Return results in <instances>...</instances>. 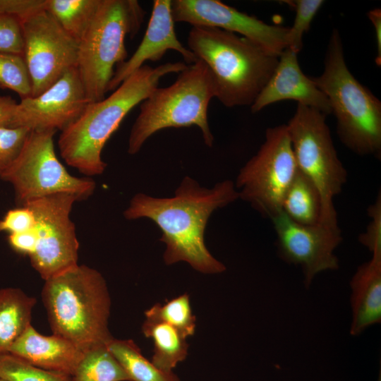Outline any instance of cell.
Here are the masks:
<instances>
[{"instance_id": "d6a6232c", "label": "cell", "mask_w": 381, "mask_h": 381, "mask_svg": "<svg viewBox=\"0 0 381 381\" xmlns=\"http://www.w3.org/2000/svg\"><path fill=\"white\" fill-rule=\"evenodd\" d=\"M36 223L33 211L23 205L9 210L0 219V231L9 234L21 233L34 229Z\"/></svg>"}, {"instance_id": "30bf717a", "label": "cell", "mask_w": 381, "mask_h": 381, "mask_svg": "<svg viewBox=\"0 0 381 381\" xmlns=\"http://www.w3.org/2000/svg\"><path fill=\"white\" fill-rule=\"evenodd\" d=\"M297 171L286 124L279 125L266 130L265 141L241 169L234 184L239 198L272 219L282 212Z\"/></svg>"}, {"instance_id": "83f0119b", "label": "cell", "mask_w": 381, "mask_h": 381, "mask_svg": "<svg viewBox=\"0 0 381 381\" xmlns=\"http://www.w3.org/2000/svg\"><path fill=\"white\" fill-rule=\"evenodd\" d=\"M0 88L16 92L21 99L32 97V82L23 55L0 52Z\"/></svg>"}, {"instance_id": "836d02e7", "label": "cell", "mask_w": 381, "mask_h": 381, "mask_svg": "<svg viewBox=\"0 0 381 381\" xmlns=\"http://www.w3.org/2000/svg\"><path fill=\"white\" fill-rule=\"evenodd\" d=\"M46 0H0V13L25 20L30 15L44 9Z\"/></svg>"}, {"instance_id": "d6986e66", "label": "cell", "mask_w": 381, "mask_h": 381, "mask_svg": "<svg viewBox=\"0 0 381 381\" xmlns=\"http://www.w3.org/2000/svg\"><path fill=\"white\" fill-rule=\"evenodd\" d=\"M350 286V334L358 336L381 321V253H372V258L357 268Z\"/></svg>"}, {"instance_id": "8992f818", "label": "cell", "mask_w": 381, "mask_h": 381, "mask_svg": "<svg viewBox=\"0 0 381 381\" xmlns=\"http://www.w3.org/2000/svg\"><path fill=\"white\" fill-rule=\"evenodd\" d=\"M214 97L213 81L207 66L197 60L179 73L171 85L156 87L140 103V113L131 130L128 152H138L156 132L169 128L198 126L205 145L214 136L208 123V107Z\"/></svg>"}, {"instance_id": "ba28073f", "label": "cell", "mask_w": 381, "mask_h": 381, "mask_svg": "<svg viewBox=\"0 0 381 381\" xmlns=\"http://www.w3.org/2000/svg\"><path fill=\"white\" fill-rule=\"evenodd\" d=\"M323 113L298 104L286 124L298 169L318 189L322 201L319 222L339 226L334 198L346 182L347 172L338 157Z\"/></svg>"}, {"instance_id": "6da1fadb", "label": "cell", "mask_w": 381, "mask_h": 381, "mask_svg": "<svg viewBox=\"0 0 381 381\" xmlns=\"http://www.w3.org/2000/svg\"><path fill=\"white\" fill-rule=\"evenodd\" d=\"M239 198L232 181L217 183L212 188L202 187L186 176L171 198H154L135 194L123 212L126 219L147 218L162 231L159 241L164 243L163 255L167 265L186 262L204 274H218L226 270L205 243V231L212 213Z\"/></svg>"}, {"instance_id": "1f68e13d", "label": "cell", "mask_w": 381, "mask_h": 381, "mask_svg": "<svg viewBox=\"0 0 381 381\" xmlns=\"http://www.w3.org/2000/svg\"><path fill=\"white\" fill-rule=\"evenodd\" d=\"M370 221L365 232L359 235L358 241L372 253H381V194L367 210Z\"/></svg>"}, {"instance_id": "e0dca14e", "label": "cell", "mask_w": 381, "mask_h": 381, "mask_svg": "<svg viewBox=\"0 0 381 381\" xmlns=\"http://www.w3.org/2000/svg\"><path fill=\"white\" fill-rule=\"evenodd\" d=\"M298 54L289 47L284 49L271 77L250 106L253 113L274 102L295 100L326 116L331 114L327 97L301 69Z\"/></svg>"}, {"instance_id": "ac0fdd59", "label": "cell", "mask_w": 381, "mask_h": 381, "mask_svg": "<svg viewBox=\"0 0 381 381\" xmlns=\"http://www.w3.org/2000/svg\"><path fill=\"white\" fill-rule=\"evenodd\" d=\"M8 353L38 368L72 375L84 351L66 339L41 334L30 325Z\"/></svg>"}, {"instance_id": "44dd1931", "label": "cell", "mask_w": 381, "mask_h": 381, "mask_svg": "<svg viewBox=\"0 0 381 381\" xmlns=\"http://www.w3.org/2000/svg\"><path fill=\"white\" fill-rule=\"evenodd\" d=\"M142 332L154 344L152 362L160 370L173 372L177 364L188 355L186 337L174 327L159 322L145 320Z\"/></svg>"}, {"instance_id": "5b68a950", "label": "cell", "mask_w": 381, "mask_h": 381, "mask_svg": "<svg viewBox=\"0 0 381 381\" xmlns=\"http://www.w3.org/2000/svg\"><path fill=\"white\" fill-rule=\"evenodd\" d=\"M310 78L329 100L342 143L357 155L380 156L381 102L349 70L337 30L330 36L323 72Z\"/></svg>"}, {"instance_id": "9c48e42d", "label": "cell", "mask_w": 381, "mask_h": 381, "mask_svg": "<svg viewBox=\"0 0 381 381\" xmlns=\"http://www.w3.org/2000/svg\"><path fill=\"white\" fill-rule=\"evenodd\" d=\"M56 131H31L18 157L0 176L13 186L20 206L59 193L73 195L81 201L95 190L92 179L71 175L58 159L54 143Z\"/></svg>"}, {"instance_id": "cb8c5ba5", "label": "cell", "mask_w": 381, "mask_h": 381, "mask_svg": "<svg viewBox=\"0 0 381 381\" xmlns=\"http://www.w3.org/2000/svg\"><path fill=\"white\" fill-rule=\"evenodd\" d=\"M101 0H46L44 9L78 42L92 20Z\"/></svg>"}, {"instance_id": "277c9868", "label": "cell", "mask_w": 381, "mask_h": 381, "mask_svg": "<svg viewBox=\"0 0 381 381\" xmlns=\"http://www.w3.org/2000/svg\"><path fill=\"white\" fill-rule=\"evenodd\" d=\"M44 281L42 299L54 334L83 351L112 338L108 329L111 298L99 271L77 265Z\"/></svg>"}, {"instance_id": "4316f807", "label": "cell", "mask_w": 381, "mask_h": 381, "mask_svg": "<svg viewBox=\"0 0 381 381\" xmlns=\"http://www.w3.org/2000/svg\"><path fill=\"white\" fill-rule=\"evenodd\" d=\"M0 377L6 381H71V375L42 369L10 353L0 355Z\"/></svg>"}, {"instance_id": "7a4b0ae2", "label": "cell", "mask_w": 381, "mask_h": 381, "mask_svg": "<svg viewBox=\"0 0 381 381\" xmlns=\"http://www.w3.org/2000/svg\"><path fill=\"white\" fill-rule=\"evenodd\" d=\"M186 67L183 62L155 68L144 65L109 97L87 103L80 115L61 131L58 146L62 159L87 176L102 174L107 167L102 159L103 147L125 116L158 87L162 78Z\"/></svg>"}, {"instance_id": "e575fe53", "label": "cell", "mask_w": 381, "mask_h": 381, "mask_svg": "<svg viewBox=\"0 0 381 381\" xmlns=\"http://www.w3.org/2000/svg\"><path fill=\"white\" fill-rule=\"evenodd\" d=\"M38 239L36 226L27 231L11 234L8 236L10 246L17 253L31 255L37 246Z\"/></svg>"}, {"instance_id": "52a82bcc", "label": "cell", "mask_w": 381, "mask_h": 381, "mask_svg": "<svg viewBox=\"0 0 381 381\" xmlns=\"http://www.w3.org/2000/svg\"><path fill=\"white\" fill-rule=\"evenodd\" d=\"M145 14L136 0H101L78 42L76 68L88 103L105 97L114 66L126 60V37L138 32Z\"/></svg>"}, {"instance_id": "9a60e30c", "label": "cell", "mask_w": 381, "mask_h": 381, "mask_svg": "<svg viewBox=\"0 0 381 381\" xmlns=\"http://www.w3.org/2000/svg\"><path fill=\"white\" fill-rule=\"evenodd\" d=\"M87 103L78 71L73 67L40 95L21 99L11 127L63 131L80 115Z\"/></svg>"}, {"instance_id": "8fae6325", "label": "cell", "mask_w": 381, "mask_h": 381, "mask_svg": "<svg viewBox=\"0 0 381 381\" xmlns=\"http://www.w3.org/2000/svg\"><path fill=\"white\" fill-rule=\"evenodd\" d=\"M76 201L78 199L73 195L59 193L23 205L33 211L36 218L38 239L29 258L32 266L44 280L78 265L79 243L71 219Z\"/></svg>"}, {"instance_id": "3957f363", "label": "cell", "mask_w": 381, "mask_h": 381, "mask_svg": "<svg viewBox=\"0 0 381 381\" xmlns=\"http://www.w3.org/2000/svg\"><path fill=\"white\" fill-rule=\"evenodd\" d=\"M188 49L207 66L214 97L226 107L251 106L279 58L246 37L212 27L193 26Z\"/></svg>"}, {"instance_id": "8d00e7d4", "label": "cell", "mask_w": 381, "mask_h": 381, "mask_svg": "<svg viewBox=\"0 0 381 381\" xmlns=\"http://www.w3.org/2000/svg\"><path fill=\"white\" fill-rule=\"evenodd\" d=\"M369 20L374 26L377 44V55L375 63L377 66L381 65V9L375 8L370 10L367 14Z\"/></svg>"}, {"instance_id": "d4e9b609", "label": "cell", "mask_w": 381, "mask_h": 381, "mask_svg": "<svg viewBox=\"0 0 381 381\" xmlns=\"http://www.w3.org/2000/svg\"><path fill=\"white\" fill-rule=\"evenodd\" d=\"M71 381H129L106 345H98L84 351Z\"/></svg>"}, {"instance_id": "f1b7e54d", "label": "cell", "mask_w": 381, "mask_h": 381, "mask_svg": "<svg viewBox=\"0 0 381 381\" xmlns=\"http://www.w3.org/2000/svg\"><path fill=\"white\" fill-rule=\"evenodd\" d=\"M296 11L294 23L289 27L287 47L299 53L303 47L302 38L310 27L311 23L324 4L323 0H295L286 1Z\"/></svg>"}, {"instance_id": "d590c367", "label": "cell", "mask_w": 381, "mask_h": 381, "mask_svg": "<svg viewBox=\"0 0 381 381\" xmlns=\"http://www.w3.org/2000/svg\"><path fill=\"white\" fill-rule=\"evenodd\" d=\"M17 104L11 97H0V126L11 127Z\"/></svg>"}, {"instance_id": "ffe728a7", "label": "cell", "mask_w": 381, "mask_h": 381, "mask_svg": "<svg viewBox=\"0 0 381 381\" xmlns=\"http://www.w3.org/2000/svg\"><path fill=\"white\" fill-rule=\"evenodd\" d=\"M34 297L21 289H0V355L7 353L13 344L31 325Z\"/></svg>"}, {"instance_id": "f546056e", "label": "cell", "mask_w": 381, "mask_h": 381, "mask_svg": "<svg viewBox=\"0 0 381 381\" xmlns=\"http://www.w3.org/2000/svg\"><path fill=\"white\" fill-rule=\"evenodd\" d=\"M30 131L25 127L0 126V176L18 157Z\"/></svg>"}, {"instance_id": "4fadbf2b", "label": "cell", "mask_w": 381, "mask_h": 381, "mask_svg": "<svg viewBox=\"0 0 381 381\" xmlns=\"http://www.w3.org/2000/svg\"><path fill=\"white\" fill-rule=\"evenodd\" d=\"M271 220L279 257L287 264L301 266L306 289L319 273L339 268V259L334 254L342 241L339 226L320 222L303 225L292 221L282 212Z\"/></svg>"}, {"instance_id": "2e32d148", "label": "cell", "mask_w": 381, "mask_h": 381, "mask_svg": "<svg viewBox=\"0 0 381 381\" xmlns=\"http://www.w3.org/2000/svg\"><path fill=\"white\" fill-rule=\"evenodd\" d=\"M171 14V0H155L143 38L133 55L114 71L109 91L114 90L125 79L144 66L147 61L160 60L168 50L179 52L188 64L197 60L179 40Z\"/></svg>"}, {"instance_id": "603a6c76", "label": "cell", "mask_w": 381, "mask_h": 381, "mask_svg": "<svg viewBox=\"0 0 381 381\" xmlns=\"http://www.w3.org/2000/svg\"><path fill=\"white\" fill-rule=\"evenodd\" d=\"M105 345L129 381H180L173 372L163 371L147 359L132 339L112 337Z\"/></svg>"}, {"instance_id": "74e56055", "label": "cell", "mask_w": 381, "mask_h": 381, "mask_svg": "<svg viewBox=\"0 0 381 381\" xmlns=\"http://www.w3.org/2000/svg\"><path fill=\"white\" fill-rule=\"evenodd\" d=\"M377 381H381V376H380V375H379V378H378Z\"/></svg>"}, {"instance_id": "f35d334b", "label": "cell", "mask_w": 381, "mask_h": 381, "mask_svg": "<svg viewBox=\"0 0 381 381\" xmlns=\"http://www.w3.org/2000/svg\"><path fill=\"white\" fill-rule=\"evenodd\" d=\"M0 381H6V380L0 377Z\"/></svg>"}, {"instance_id": "7402d4cb", "label": "cell", "mask_w": 381, "mask_h": 381, "mask_svg": "<svg viewBox=\"0 0 381 381\" xmlns=\"http://www.w3.org/2000/svg\"><path fill=\"white\" fill-rule=\"evenodd\" d=\"M322 210L320 195L310 180L298 169L290 184L282 205V212L303 225L319 222Z\"/></svg>"}, {"instance_id": "7c38bea8", "label": "cell", "mask_w": 381, "mask_h": 381, "mask_svg": "<svg viewBox=\"0 0 381 381\" xmlns=\"http://www.w3.org/2000/svg\"><path fill=\"white\" fill-rule=\"evenodd\" d=\"M25 58L32 82V97L51 87L76 67L78 41L42 9L22 21Z\"/></svg>"}, {"instance_id": "4dcf8cb0", "label": "cell", "mask_w": 381, "mask_h": 381, "mask_svg": "<svg viewBox=\"0 0 381 381\" xmlns=\"http://www.w3.org/2000/svg\"><path fill=\"white\" fill-rule=\"evenodd\" d=\"M22 20L0 13V52L23 55Z\"/></svg>"}, {"instance_id": "484cf974", "label": "cell", "mask_w": 381, "mask_h": 381, "mask_svg": "<svg viewBox=\"0 0 381 381\" xmlns=\"http://www.w3.org/2000/svg\"><path fill=\"white\" fill-rule=\"evenodd\" d=\"M145 320L167 324L186 338L195 334L196 317L193 315L188 294L166 303H156L145 312Z\"/></svg>"}, {"instance_id": "5bb4252c", "label": "cell", "mask_w": 381, "mask_h": 381, "mask_svg": "<svg viewBox=\"0 0 381 381\" xmlns=\"http://www.w3.org/2000/svg\"><path fill=\"white\" fill-rule=\"evenodd\" d=\"M174 22L219 28L247 38L279 57L287 47L289 28L268 24L217 0H171Z\"/></svg>"}]
</instances>
